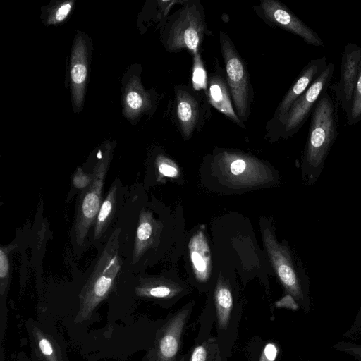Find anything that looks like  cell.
Instances as JSON below:
<instances>
[{
	"label": "cell",
	"mask_w": 361,
	"mask_h": 361,
	"mask_svg": "<svg viewBox=\"0 0 361 361\" xmlns=\"http://www.w3.org/2000/svg\"><path fill=\"white\" fill-rule=\"evenodd\" d=\"M152 221L150 214L142 212L137 227L133 250L134 261L137 260L143 254L152 235Z\"/></svg>",
	"instance_id": "obj_18"
},
{
	"label": "cell",
	"mask_w": 361,
	"mask_h": 361,
	"mask_svg": "<svg viewBox=\"0 0 361 361\" xmlns=\"http://www.w3.org/2000/svg\"><path fill=\"white\" fill-rule=\"evenodd\" d=\"M337 104L326 91L312 111L302 159V178L309 185L314 184L318 180L339 134Z\"/></svg>",
	"instance_id": "obj_1"
},
{
	"label": "cell",
	"mask_w": 361,
	"mask_h": 361,
	"mask_svg": "<svg viewBox=\"0 0 361 361\" xmlns=\"http://www.w3.org/2000/svg\"><path fill=\"white\" fill-rule=\"evenodd\" d=\"M360 59L361 47L352 42L348 43L341 57L339 80L331 85V90L335 93L337 102L341 104L345 115L353 98Z\"/></svg>",
	"instance_id": "obj_11"
},
{
	"label": "cell",
	"mask_w": 361,
	"mask_h": 361,
	"mask_svg": "<svg viewBox=\"0 0 361 361\" xmlns=\"http://www.w3.org/2000/svg\"><path fill=\"white\" fill-rule=\"evenodd\" d=\"M125 112L133 118L150 113L155 108L156 96L144 90L138 79L133 80L125 94Z\"/></svg>",
	"instance_id": "obj_14"
},
{
	"label": "cell",
	"mask_w": 361,
	"mask_h": 361,
	"mask_svg": "<svg viewBox=\"0 0 361 361\" xmlns=\"http://www.w3.org/2000/svg\"><path fill=\"white\" fill-rule=\"evenodd\" d=\"M173 92L176 123L182 137L188 140L212 118V106L205 92L193 86L176 84Z\"/></svg>",
	"instance_id": "obj_5"
},
{
	"label": "cell",
	"mask_w": 361,
	"mask_h": 361,
	"mask_svg": "<svg viewBox=\"0 0 361 361\" xmlns=\"http://www.w3.org/2000/svg\"><path fill=\"white\" fill-rule=\"evenodd\" d=\"M204 92L211 106L240 128L246 129L245 123L235 111L225 71L220 66L218 59H215L214 70L207 80Z\"/></svg>",
	"instance_id": "obj_12"
},
{
	"label": "cell",
	"mask_w": 361,
	"mask_h": 361,
	"mask_svg": "<svg viewBox=\"0 0 361 361\" xmlns=\"http://www.w3.org/2000/svg\"><path fill=\"white\" fill-rule=\"evenodd\" d=\"M185 315V311L179 313L171 322L161 337L159 342V354L163 360H171L176 355Z\"/></svg>",
	"instance_id": "obj_16"
},
{
	"label": "cell",
	"mask_w": 361,
	"mask_h": 361,
	"mask_svg": "<svg viewBox=\"0 0 361 361\" xmlns=\"http://www.w3.org/2000/svg\"><path fill=\"white\" fill-rule=\"evenodd\" d=\"M347 124L353 126L361 121V59L358 66L357 82L353 98L346 114Z\"/></svg>",
	"instance_id": "obj_20"
},
{
	"label": "cell",
	"mask_w": 361,
	"mask_h": 361,
	"mask_svg": "<svg viewBox=\"0 0 361 361\" xmlns=\"http://www.w3.org/2000/svg\"><path fill=\"white\" fill-rule=\"evenodd\" d=\"M327 64L326 57L322 56L310 61L302 68L277 106L272 118L267 122L266 137L276 140L277 135L290 108L325 69Z\"/></svg>",
	"instance_id": "obj_9"
},
{
	"label": "cell",
	"mask_w": 361,
	"mask_h": 361,
	"mask_svg": "<svg viewBox=\"0 0 361 361\" xmlns=\"http://www.w3.org/2000/svg\"><path fill=\"white\" fill-rule=\"evenodd\" d=\"M215 302L219 326L225 327L233 307V297L230 290L225 286H219L215 293Z\"/></svg>",
	"instance_id": "obj_19"
},
{
	"label": "cell",
	"mask_w": 361,
	"mask_h": 361,
	"mask_svg": "<svg viewBox=\"0 0 361 361\" xmlns=\"http://www.w3.org/2000/svg\"><path fill=\"white\" fill-rule=\"evenodd\" d=\"M207 25L200 0H185L180 8L169 15L161 27V42L167 52L183 50L193 55L200 52Z\"/></svg>",
	"instance_id": "obj_2"
},
{
	"label": "cell",
	"mask_w": 361,
	"mask_h": 361,
	"mask_svg": "<svg viewBox=\"0 0 361 361\" xmlns=\"http://www.w3.org/2000/svg\"><path fill=\"white\" fill-rule=\"evenodd\" d=\"M117 183L111 185L95 219L93 240H99L111 221L117 202Z\"/></svg>",
	"instance_id": "obj_17"
},
{
	"label": "cell",
	"mask_w": 361,
	"mask_h": 361,
	"mask_svg": "<svg viewBox=\"0 0 361 361\" xmlns=\"http://www.w3.org/2000/svg\"><path fill=\"white\" fill-rule=\"evenodd\" d=\"M137 295L141 296L164 298L170 297L173 293V290L164 284L143 283L136 288Z\"/></svg>",
	"instance_id": "obj_21"
},
{
	"label": "cell",
	"mask_w": 361,
	"mask_h": 361,
	"mask_svg": "<svg viewBox=\"0 0 361 361\" xmlns=\"http://www.w3.org/2000/svg\"><path fill=\"white\" fill-rule=\"evenodd\" d=\"M190 257L197 279L205 281L210 274V252L204 235L199 231L191 238L190 244Z\"/></svg>",
	"instance_id": "obj_15"
},
{
	"label": "cell",
	"mask_w": 361,
	"mask_h": 361,
	"mask_svg": "<svg viewBox=\"0 0 361 361\" xmlns=\"http://www.w3.org/2000/svg\"><path fill=\"white\" fill-rule=\"evenodd\" d=\"M120 229L111 235L99 259L85 284L75 321L88 319L96 307L107 296L121 269L119 256Z\"/></svg>",
	"instance_id": "obj_3"
},
{
	"label": "cell",
	"mask_w": 361,
	"mask_h": 361,
	"mask_svg": "<svg viewBox=\"0 0 361 361\" xmlns=\"http://www.w3.org/2000/svg\"><path fill=\"white\" fill-rule=\"evenodd\" d=\"M159 173L166 177H175L178 175V169L173 162L164 156L159 155L157 159Z\"/></svg>",
	"instance_id": "obj_23"
},
{
	"label": "cell",
	"mask_w": 361,
	"mask_h": 361,
	"mask_svg": "<svg viewBox=\"0 0 361 361\" xmlns=\"http://www.w3.org/2000/svg\"><path fill=\"white\" fill-rule=\"evenodd\" d=\"M207 350L204 347L200 345L192 352L190 361H206Z\"/></svg>",
	"instance_id": "obj_29"
},
{
	"label": "cell",
	"mask_w": 361,
	"mask_h": 361,
	"mask_svg": "<svg viewBox=\"0 0 361 361\" xmlns=\"http://www.w3.org/2000/svg\"><path fill=\"white\" fill-rule=\"evenodd\" d=\"M252 9L267 25L278 27L300 37L305 43L323 47L319 36L284 4L278 0H261Z\"/></svg>",
	"instance_id": "obj_8"
},
{
	"label": "cell",
	"mask_w": 361,
	"mask_h": 361,
	"mask_svg": "<svg viewBox=\"0 0 361 361\" xmlns=\"http://www.w3.org/2000/svg\"><path fill=\"white\" fill-rule=\"evenodd\" d=\"M193 56L194 63L192 80L195 84H197L201 82H205V71L202 66V60L200 58V52H197Z\"/></svg>",
	"instance_id": "obj_24"
},
{
	"label": "cell",
	"mask_w": 361,
	"mask_h": 361,
	"mask_svg": "<svg viewBox=\"0 0 361 361\" xmlns=\"http://www.w3.org/2000/svg\"><path fill=\"white\" fill-rule=\"evenodd\" d=\"M92 174L88 175L82 169L78 168L73 177V184L75 188L84 190L89 186L92 181Z\"/></svg>",
	"instance_id": "obj_26"
},
{
	"label": "cell",
	"mask_w": 361,
	"mask_h": 361,
	"mask_svg": "<svg viewBox=\"0 0 361 361\" xmlns=\"http://www.w3.org/2000/svg\"><path fill=\"white\" fill-rule=\"evenodd\" d=\"M87 76V44L81 36H78L73 46L70 66L72 100L78 111H80L82 106Z\"/></svg>",
	"instance_id": "obj_13"
},
{
	"label": "cell",
	"mask_w": 361,
	"mask_h": 361,
	"mask_svg": "<svg viewBox=\"0 0 361 361\" xmlns=\"http://www.w3.org/2000/svg\"><path fill=\"white\" fill-rule=\"evenodd\" d=\"M264 357L270 361H274L277 355V348L272 343L266 345L263 353Z\"/></svg>",
	"instance_id": "obj_30"
},
{
	"label": "cell",
	"mask_w": 361,
	"mask_h": 361,
	"mask_svg": "<svg viewBox=\"0 0 361 361\" xmlns=\"http://www.w3.org/2000/svg\"><path fill=\"white\" fill-rule=\"evenodd\" d=\"M110 160V153L106 150L96 164L92 173V181L83 190L79 200L74 226V237L80 245L93 224L102 205V192Z\"/></svg>",
	"instance_id": "obj_6"
},
{
	"label": "cell",
	"mask_w": 361,
	"mask_h": 361,
	"mask_svg": "<svg viewBox=\"0 0 361 361\" xmlns=\"http://www.w3.org/2000/svg\"><path fill=\"white\" fill-rule=\"evenodd\" d=\"M219 40L234 109L245 123L250 118L254 100V90L247 63L226 32L220 31Z\"/></svg>",
	"instance_id": "obj_4"
},
{
	"label": "cell",
	"mask_w": 361,
	"mask_h": 361,
	"mask_svg": "<svg viewBox=\"0 0 361 361\" xmlns=\"http://www.w3.org/2000/svg\"><path fill=\"white\" fill-rule=\"evenodd\" d=\"M264 242L279 278L288 292L304 305H309L308 285L301 279L286 247L278 244L272 235L264 233Z\"/></svg>",
	"instance_id": "obj_10"
},
{
	"label": "cell",
	"mask_w": 361,
	"mask_h": 361,
	"mask_svg": "<svg viewBox=\"0 0 361 361\" xmlns=\"http://www.w3.org/2000/svg\"><path fill=\"white\" fill-rule=\"evenodd\" d=\"M334 64L329 63L307 90L290 108L277 135L276 140L293 137L307 120L321 95L327 90L334 75Z\"/></svg>",
	"instance_id": "obj_7"
},
{
	"label": "cell",
	"mask_w": 361,
	"mask_h": 361,
	"mask_svg": "<svg viewBox=\"0 0 361 361\" xmlns=\"http://www.w3.org/2000/svg\"><path fill=\"white\" fill-rule=\"evenodd\" d=\"M73 7L72 1H66L60 5L54 12L49 22L58 23L64 20L70 13Z\"/></svg>",
	"instance_id": "obj_25"
},
{
	"label": "cell",
	"mask_w": 361,
	"mask_h": 361,
	"mask_svg": "<svg viewBox=\"0 0 361 361\" xmlns=\"http://www.w3.org/2000/svg\"><path fill=\"white\" fill-rule=\"evenodd\" d=\"M259 361H270L268 359H267L263 354H262V356L260 357Z\"/></svg>",
	"instance_id": "obj_31"
},
{
	"label": "cell",
	"mask_w": 361,
	"mask_h": 361,
	"mask_svg": "<svg viewBox=\"0 0 361 361\" xmlns=\"http://www.w3.org/2000/svg\"><path fill=\"white\" fill-rule=\"evenodd\" d=\"M12 248V245H8L1 247L0 249V287L1 295L6 290L8 283L10 272L9 253Z\"/></svg>",
	"instance_id": "obj_22"
},
{
	"label": "cell",
	"mask_w": 361,
	"mask_h": 361,
	"mask_svg": "<svg viewBox=\"0 0 361 361\" xmlns=\"http://www.w3.org/2000/svg\"><path fill=\"white\" fill-rule=\"evenodd\" d=\"M334 347L338 350L345 352L361 361V345L349 343H338Z\"/></svg>",
	"instance_id": "obj_27"
},
{
	"label": "cell",
	"mask_w": 361,
	"mask_h": 361,
	"mask_svg": "<svg viewBox=\"0 0 361 361\" xmlns=\"http://www.w3.org/2000/svg\"><path fill=\"white\" fill-rule=\"evenodd\" d=\"M39 348L43 355L51 357L54 354V349L51 343L46 338H41L38 342Z\"/></svg>",
	"instance_id": "obj_28"
}]
</instances>
